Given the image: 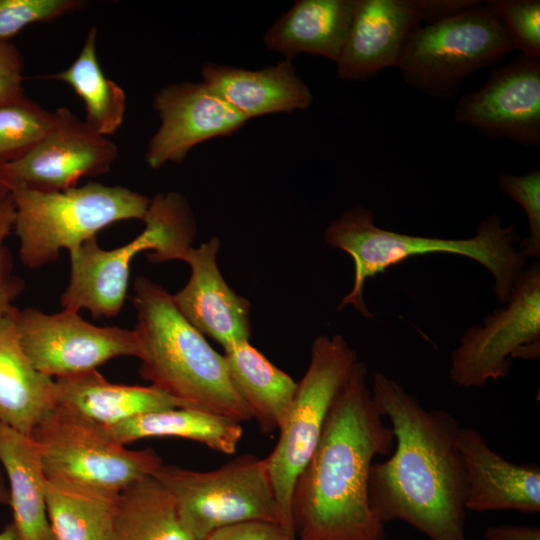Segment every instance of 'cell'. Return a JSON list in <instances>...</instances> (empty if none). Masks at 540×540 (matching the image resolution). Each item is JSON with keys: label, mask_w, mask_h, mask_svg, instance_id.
<instances>
[{"label": "cell", "mask_w": 540, "mask_h": 540, "mask_svg": "<svg viewBox=\"0 0 540 540\" xmlns=\"http://www.w3.org/2000/svg\"><path fill=\"white\" fill-rule=\"evenodd\" d=\"M371 393L395 438L391 456L370 469L373 513L384 525L400 520L429 540H468L467 486L456 418L444 410L423 408L383 373L374 374Z\"/></svg>", "instance_id": "1"}, {"label": "cell", "mask_w": 540, "mask_h": 540, "mask_svg": "<svg viewBox=\"0 0 540 540\" xmlns=\"http://www.w3.org/2000/svg\"><path fill=\"white\" fill-rule=\"evenodd\" d=\"M395 438L382 421L357 362L336 396L322 434L296 479L291 497L295 536L302 540H387L373 513L368 480L376 456L390 455Z\"/></svg>", "instance_id": "2"}, {"label": "cell", "mask_w": 540, "mask_h": 540, "mask_svg": "<svg viewBox=\"0 0 540 540\" xmlns=\"http://www.w3.org/2000/svg\"><path fill=\"white\" fill-rule=\"evenodd\" d=\"M134 293L137 323L133 331L140 348L141 377L188 408L239 423L250 420L224 355L181 314L172 294L144 276L135 280Z\"/></svg>", "instance_id": "3"}, {"label": "cell", "mask_w": 540, "mask_h": 540, "mask_svg": "<svg viewBox=\"0 0 540 540\" xmlns=\"http://www.w3.org/2000/svg\"><path fill=\"white\" fill-rule=\"evenodd\" d=\"M324 238L331 247L347 253L354 264L353 287L338 309L352 305L364 317H372L363 299L366 280L413 256L445 253L478 262L491 273L499 303L507 302L526 264V257L515 245L519 239L516 228L503 226L495 213L479 223L473 237L444 239L380 228L369 209L356 205L329 224Z\"/></svg>", "instance_id": "4"}, {"label": "cell", "mask_w": 540, "mask_h": 540, "mask_svg": "<svg viewBox=\"0 0 540 540\" xmlns=\"http://www.w3.org/2000/svg\"><path fill=\"white\" fill-rule=\"evenodd\" d=\"M142 221L144 230L123 246L105 250L95 236L69 252L70 278L60 299L64 309H86L95 318L116 316L125 302L130 264L137 252L152 250L147 258L153 263L186 262L196 222L182 194H156Z\"/></svg>", "instance_id": "5"}, {"label": "cell", "mask_w": 540, "mask_h": 540, "mask_svg": "<svg viewBox=\"0 0 540 540\" xmlns=\"http://www.w3.org/2000/svg\"><path fill=\"white\" fill-rule=\"evenodd\" d=\"M15 205L14 229L22 263L32 269L55 261L119 221L140 219L151 199L123 186L88 182L64 191L43 192L6 184Z\"/></svg>", "instance_id": "6"}, {"label": "cell", "mask_w": 540, "mask_h": 540, "mask_svg": "<svg viewBox=\"0 0 540 540\" xmlns=\"http://www.w3.org/2000/svg\"><path fill=\"white\" fill-rule=\"evenodd\" d=\"M30 436L38 447L46 480L83 492L118 497L162 465L152 448L128 449L102 427L58 405Z\"/></svg>", "instance_id": "7"}, {"label": "cell", "mask_w": 540, "mask_h": 540, "mask_svg": "<svg viewBox=\"0 0 540 540\" xmlns=\"http://www.w3.org/2000/svg\"><path fill=\"white\" fill-rule=\"evenodd\" d=\"M498 18L480 1L419 26L408 39L397 68L424 94L453 97L474 72L514 51Z\"/></svg>", "instance_id": "8"}, {"label": "cell", "mask_w": 540, "mask_h": 540, "mask_svg": "<svg viewBox=\"0 0 540 540\" xmlns=\"http://www.w3.org/2000/svg\"><path fill=\"white\" fill-rule=\"evenodd\" d=\"M152 476L170 495L183 527L197 540L246 520L276 522L292 535L275 498L265 458L242 454L206 472L162 464Z\"/></svg>", "instance_id": "9"}, {"label": "cell", "mask_w": 540, "mask_h": 540, "mask_svg": "<svg viewBox=\"0 0 540 540\" xmlns=\"http://www.w3.org/2000/svg\"><path fill=\"white\" fill-rule=\"evenodd\" d=\"M356 352L340 335H321L311 346L308 368L297 382L275 448L266 457L268 473L288 531L297 477L318 444L330 408L357 363Z\"/></svg>", "instance_id": "10"}, {"label": "cell", "mask_w": 540, "mask_h": 540, "mask_svg": "<svg viewBox=\"0 0 540 540\" xmlns=\"http://www.w3.org/2000/svg\"><path fill=\"white\" fill-rule=\"evenodd\" d=\"M507 305L471 326L452 351L449 376L462 388H479L506 377L512 358L536 359L540 353V266L519 277Z\"/></svg>", "instance_id": "11"}, {"label": "cell", "mask_w": 540, "mask_h": 540, "mask_svg": "<svg viewBox=\"0 0 540 540\" xmlns=\"http://www.w3.org/2000/svg\"><path fill=\"white\" fill-rule=\"evenodd\" d=\"M16 328L31 364L53 379L95 370L113 358L140 356L133 330L95 326L69 309L53 314L17 309Z\"/></svg>", "instance_id": "12"}, {"label": "cell", "mask_w": 540, "mask_h": 540, "mask_svg": "<svg viewBox=\"0 0 540 540\" xmlns=\"http://www.w3.org/2000/svg\"><path fill=\"white\" fill-rule=\"evenodd\" d=\"M475 0H354V11L337 59L338 77L362 81L398 66L402 51L421 23H430Z\"/></svg>", "instance_id": "13"}, {"label": "cell", "mask_w": 540, "mask_h": 540, "mask_svg": "<svg viewBox=\"0 0 540 540\" xmlns=\"http://www.w3.org/2000/svg\"><path fill=\"white\" fill-rule=\"evenodd\" d=\"M117 157L118 148L107 136L97 133L70 109L60 107L38 144L22 157L2 164V178L5 185L64 191L83 177L107 173Z\"/></svg>", "instance_id": "14"}, {"label": "cell", "mask_w": 540, "mask_h": 540, "mask_svg": "<svg viewBox=\"0 0 540 540\" xmlns=\"http://www.w3.org/2000/svg\"><path fill=\"white\" fill-rule=\"evenodd\" d=\"M454 120L491 139L539 146L540 59L518 54L494 68L479 89L457 101Z\"/></svg>", "instance_id": "15"}, {"label": "cell", "mask_w": 540, "mask_h": 540, "mask_svg": "<svg viewBox=\"0 0 540 540\" xmlns=\"http://www.w3.org/2000/svg\"><path fill=\"white\" fill-rule=\"evenodd\" d=\"M153 107L160 126L145 153L153 169L182 162L196 145L230 136L249 120L203 82L168 84L155 93Z\"/></svg>", "instance_id": "16"}, {"label": "cell", "mask_w": 540, "mask_h": 540, "mask_svg": "<svg viewBox=\"0 0 540 540\" xmlns=\"http://www.w3.org/2000/svg\"><path fill=\"white\" fill-rule=\"evenodd\" d=\"M219 247V239L212 237L198 248L190 249L186 259L191 268L190 278L172 298L193 327L226 350L249 341L250 303L221 275L217 265Z\"/></svg>", "instance_id": "17"}, {"label": "cell", "mask_w": 540, "mask_h": 540, "mask_svg": "<svg viewBox=\"0 0 540 540\" xmlns=\"http://www.w3.org/2000/svg\"><path fill=\"white\" fill-rule=\"evenodd\" d=\"M457 446L465 472L467 511L540 513L538 465H520L506 460L471 426L459 427Z\"/></svg>", "instance_id": "18"}, {"label": "cell", "mask_w": 540, "mask_h": 540, "mask_svg": "<svg viewBox=\"0 0 540 540\" xmlns=\"http://www.w3.org/2000/svg\"><path fill=\"white\" fill-rule=\"evenodd\" d=\"M202 82L248 119L307 109L313 96L292 60L251 70L206 62Z\"/></svg>", "instance_id": "19"}, {"label": "cell", "mask_w": 540, "mask_h": 540, "mask_svg": "<svg viewBox=\"0 0 540 540\" xmlns=\"http://www.w3.org/2000/svg\"><path fill=\"white\" fill-rule=\"evenodd\" d=\"M57 405L100 427L173 408H188L180 400L150 386L107 381L96 369L58 377Z\"/></svg>", "instance_id": "20"}, {"label": "cell", "mask_w": 540, "mask_h": 540, "mask_svg": "<svg viewBox=\"0 0 540 540\" xmlns=\"http://www.w3.org/2000/svg\"><path fill=\"white\" fill-rule=\"evenodd\" d=\"M16 311L0 319V421L30 435L57 406L55 381L36 370L24 353Z\"/></svg>", "instance_id": "21"}, {"label": "cell", "mask_w": 540, "mask_h": 540, "mask_svg": "<svg viewBox=\"0 0 540 540\" xmlns=\"http://www.w3.org/2000/svg\"><path fill=\"white\" fill-rule=\"evenodd\" d=\"M354 11V0H297L263 36L268 50L293 60L300 54L337 61Z\"/></svg>", "instance_id": "22"}, {"label": "cell", "mask_w": 540, "mask_h": 540, "mask_svg": "<svg viewBox=\"0 0 540 540\" xmlns=\"http://www.w3.org/2000/svg\"><path fill=\"white\" fill-rule=\"evenodd\" d=\"M0 463L8 480L9 506L19 540H55L46 506L38 447L30 435L0 421Z\"/></svg>", "instance_id": "23"}, {"label": "cell", "mask_w": 540, "mask_h": 540, "mask_svg": "<svg viewBox=\"0 0 540 540\" xmlns=\"http://www.w3.org/2000/svg\"><path fill=\"white\" fill-rule=\"evenodd\" d=\"M224 351L231 381L260 431L268 434L279 430L291 407L297 382L249 341Z\"/></svg>", "instance_id": "24"}, {"label": "cell", "mask_w": 540, "mask_h": 540, "mask_svg": "<svg viewBox=\"0 0 540 540\" xmlns=\"http://www.w3.org/2000/svg\"><path fill=\"white\" fill-rule=\"evenodd\" d=\"M115 442L126 445L150 437H178L208 448L234 454L243 434L233 419L196 408H173L145 413L102 427Z\"/></svg>", "instance_id": "25"}, {"label": "cell", "mask_w": 540, "mask_h": 540, "mask_svg": "<svg viewBox=\"0 0 540 540\" xmlns=\"http://www.w3.org/2000/svg\"><path fill=\"white\" fill-rule=\"evenodd\" d=\"M97 28L90 27L79 55L65 70L43 78L67 83L82 99L86 124L108 136L122 125L126 112L124 90L104 74L96 53Z\"/></svg>", "instance_id": "26"}, {"label": "cell", "mask_w": 540, "mask_h": 540, "mask_svg": "<svg viewBox=\"0 0 540 540\" xmlns=\"http://www.w3.org/2000/svg\"><path fill=\"white\" fill-rule=\"evenodd\" d=\"M113 540H197L181 524L167 491L149 476L121 492Z\"/></svg>", "instance_id": "27"}, {"label": "cell", "mask_w": 540, "mask_h": 540, "mask_svg": "<svg viewBox=\"0 0 540 540\" xmlns=\"http://www.w3.org/2000/svg\"><path fill=\"white\" fill-rule=\"evenodd\" d=\"M119 496L83 492L46 480L47 514L55 540H113Z\"/></svg>", "instance_id": "28"}, {"label": "cell", "mask_w": 540, "mask_h": 540, "mask_svg": "<svg viewBox=\"0 0 540 540\" xmlns=\"http://www.w3.org/2000/svg\"><path fill=\"white\" fill-rule=\"evenodd\" d=\"M51 113L24 94L0 105V163L16 160L31 150L52 126Z\"/></svg>", "instance_id": "29"}, {"label": "cell", "mask_w": 540, "mask_h": 540, "mask_svg": "<svg viewBox=\"0 0 540 540\" xmlns=\"http://www.w3.org/2000/svg\"><path fill=\"white\" fill-rule=\"evenodd\" d=\"M485 5L501 22L515 50L540 59L539 0H488Z\"/></svg>", "instance_id": "30"}, {"label": "cell", "mask_w": 540, "mask_h": 540, "mask_svg": "<svg viewBox=\"0 0 540 540\" xmlns=\"http://www.w3.org/2000/svg\"><path fill=\"white\" fill-rule=\"evenodd\" d=\"M82 0H0V42L33 23L53 21L85 6Z\"/></svg>", "instance_id": "31"}, {"label": "cell", "mask_w": 540, "mask_h": 540, "mask_svg": "<svg viewBox=\"0 0 540 540\" xmlns=\"http://www.w3.org/2000/svg\"><path fill=\"white\" fill-rule=\"evenodd\" d=\"M500 191L517 202L525 211L529 235L522 241L519 250L527 257L540 256V168L535 167L524 175L507 172L498 177Z\"/></svg>", "instance_id": "32"}, {"label": "cell", "mask_w": 540, "mask_h": 540, "mask_svg": "<svg viewBox=\"0 0 540 540\" xmlns=\"http://www.w3.org/2000/svg\"><path fill=\"white\" fill-rule=\"evenodd\" d=\"M15 223V205L7 186H0V319L15 306L14 301L21 295L25 284L12 272L10 253L5 240Z\"/></svg>", "instance_id": "33"}, {"label": "cell", "mask_w": 540, "mask_h": 540, "mask_svg": "<svg viewBox=\"0 0 540 540\" xmlns=\"http://www.w3.org/2000/svg\"><path fill=\"white\" fill-rule=\"evenodd\" d=\"M292 537L279 523L246 520L220 527L204 540H288Z\"/></svg>", "instance_id": "34"}, {"label": "cell", "mask_w": 540, "mask_h": 540, "mask_svg": "<svg viewBox=\"0 0 540 540\" xmlns=\"http://www.w3.org/2000/svg\"><path fill=\"white\" fill-rule=\"evenodd\" d=\"M23 68V58L16 46L0 42V105L24 94Z\"/></svg>", "instance_id": "35"}, {"label": "cell", "mask_w": 540, "mask_h": 540, "mask_svg": "<svg viewBox=\"0 0 540 540\" xmlns=\"http://www.w3.org/2000/svg\"><path fill=\"white\" fill-rule=\"evenodd\" d=\"M486 540H540L538 526L501 524L485 529Z\"/></svg>", "instance_id": "36"}, {"label": "cell", "mask_w": 540, "mask_h": 540, "mask_svg": "<svg viewBox=\"0 0 540 540\" xmlns=\"http://www.w3.org/2000/svg\"><path fill=\"white\" fill-rule=\"evenodd\" d=\"M0 540H19L18 533L12 522L0 531Z\"/></svg>", "instance_id": "37"}, {"label": "cell", "mask_w": 540, "mask_h": 540, "mask_svg": "<svg viewBox=\"0 0 540 540\" xmlns=\"http://www.w3.org/2000/svg\"><path fill=\"white\" fill-rule=\"evenodd\" d=\"M0 504L9 505V490L0 473Z\"/></svg>", "instance_id": "38"}, {"label": "cell", "mask_w": 540, "mask_h": 540, "mask_svg": "<svg viewBox=\"0 0 540 540\" xmlns=\"http://www.w3.org/2000/svg\"><path fill=\"white\" fill-rule=\"evenodd\" d=\"M2 164L3 163H0V186L5 185L4 182H3V178H2Z\"/></svg>", "instance_id": "39"}, {"label": "cell", "mask_w": 540, "mask_h": 540, "mask_svg": "<svg viewBox=\"0 0 540 540\" xmlns=\"http://www.w3.org/2000/svg\"><path fill=\"white\" fill-rule=\"evenodd\" d=\"M288 540H302V539H299V538H297V537H292V538H290V539H288Z\"/></svg>", "instance_id": "40"}]
</instances>
